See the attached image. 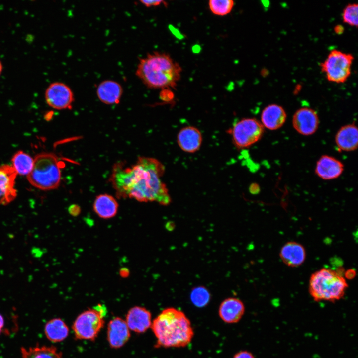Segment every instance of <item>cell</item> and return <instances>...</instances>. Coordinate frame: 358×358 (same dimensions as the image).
Returning <instances> with one entry per match:
<instances>
[{
  "mask_svg": "<svg viewBox=\"0 0 358 358\" xmlns=\"http://www.w3.org/2000/svg\"><path fill=\"white\" fill-rule=\"evenodd\" d=\"M69 332L67 325L60 318L50 320L44 327V333L47 338L54 343L63 341L67 337Z\"/></svg>",
  "mask_w": 358,
  "mask_h": 358,
  "instance_id": "obj_22",
  "label": "cell"
},
{
  "mask_svg": "<svg viewBox=\"0 0 358 358\" xmlns=\"http://www.w3.org/2000/svg\"><path fill=\"white\" fill-rule=\"evenodd\" d=\"M3 69V66L1 61L0 60V75H1Z\"/></svg>",
  "mask_w": 358,
  "mask_h": 358,
  "instance_id": "obj_35",
  "label": "cell"
},
{
  "mask_svg": "<svg viewBox=\"0 0 358 358\" xmlns=\"http://www.w3.org/2000/svg\"><path fill=\"white\" fill-rule=\"evenodd\" d=\"M356 274V273L354 270H348L345 272V278L347 279H351L353 278Z\"/></svg>",
  "mask_w": 358,
  "mask_h": 358,
  "instance_id": "obj_32",
  "label": "cell"
},
{
  "mask_svg": "<svg viewBox=\"0 0 358 358\" xmlns=\"http://www.w3.org/2000/svg\"><path fill=\"white\" fill-rule=\"evenodd\" d=\"M334 31L337 34H341L344 32V27L340 24L337 25L334 27Z\"/></svg>",
  "mask_w": 358,
  "mask_h": 358,
  "instance_id": "obj_33",
  "label": "cell"
},
{
  "mask_svg": "<svg viewBox=\"0 0 358 358\" xmlns=\"http://www.w3.org/2000/svg\"><path fill=\"white\" fill-rule=\"evenodd\" d=\"M265 128L255 118H243L227 130L233 143L238 149L247 148L258 142L263 137Z\"/></svg>",
  "mask_w": 358,
  "mask_h": 358,
  "instance_id": "obj_8",
  "label": "cell"
},
{
  "mask_svg": "<svg viewBox=\"0 0 358 358\" xmlns=\"http://www.w3.org/2000/svg\"><path fill=\"white\" fill-rule=\"evenodd\" d=\"M68 211L71 215L76 216L80 213V208L77 205H72L69 208Z\"/></svg>",
  "mask_w": 358,
  "mask_h": 358,
  "instance_id": "obj_30",
  "label": "cell"
},
{
  "mask_svg": "<svg viewBox=\"0 0 358 358\" xmlns=\"http://www.w3.org/2000/svg\"><path fill=\"white\" fill-rule=\"evenodd\" d=\"M11 162V166L17 175L27 176L33 169L34 158L23 151L19 150L13 155Z\"/></svg>",
  "mask_w": 358,
  "mask_h": 358,
  "instance_id": "obj_24",
  "label": "cell"
},
{
  "mask_svg": "<svg viewBox=\"0 0 358 358\" xmlns=\"http://www.w3.org/2000/svg\"><path fill=\"white\" fill-rule=\"evenodd\" d=\"M335 143L339 151L351 152L358 146V130L354 123L341 127L335 136Z\"/></svg>",
  "mask_w": 358,
  "mask_h": 358,
  "instance_id": "obj_16",
  "label": "cell"
},
{
  "mask_svg": "<svg viewBox=\"0 0 358 358\" xmlns=\"http://www.w3.org/2000/svg\"><path fill=\"white\" fill-rule=\"evenodd\" d=\"M202 135L196 127L187 126L182 128L178 132L177 142L180 149L186 153H194L200 148Z\"/></svg>",
  "mask_w": 358,
  "mask_h": 358,
  "instance_id": "obj_13",
  "label": "cell"
},
{
  "mask_svg": "<svg viewBox=\"0 0 358 358\" xmlns=\"http://www.w3.org/2000/svg\"><path fill=\"white\" fill-rule=\"evenodd\" d=\"M123 88L117 82L105 80L100 82L96 89V95L102 103L115 104L119 103L123 93Z\"/></svg>",
  "mask_w": 358,
  "mask_h": 358,
  "instance_id": "obj_20",
  "label": "cell"
},
{
  "mask_svg": "<svg viewBox=\"0 0 358 358\" xmlns=\"http://www.w3.org/2000/svg\"><path fill=\"white\" fill-rule=\"evenodd\" d=\"M286 118L287 114L283 107L277 104H271L262 110L260 122L264 128L276 130L283 126Z\"/></svg>",
  "mask_w": 358,
  "mask_h": 358,
  "instance_id": "obj_18",
  "label": "cell"
},
{
  "mask_svg": "<svg viewBox=\"0 0 358 358\" xmlns=\"http://www.w3.org/2000/svg\"><path fill=\"white\" fill-rule=\"evenodd\" d=\"M21 353L22 358H62L60 352L52 346L21 347Z\"/></svg>",
  "mask_w": 358,
  "mask_h": 358,
  "instance_id": "obj_23",
  "label": "cell"
},
{
  "mask_svg": "<svg viewBox=\"0 0 358 358\" xmlns=\"http://www.w3.org/2000/svg\"><path fill=\"white\" fill-rule=\"evenodd\" d=\"M130 336L125 320L120 317H115L108 325L107 340L111 348H120L128 341Z\"/></svg>",
  "mask_w": 358,
  "mask_h": 358,
  "instance_id": "obj_14",
  "label": "cell"
},
{
  "mask_svg": "<svg viewBox=\"0 0 358 358\" xmlns=\"http://www.w3.org/2000/svg\"><path fill=\"white\" fill-rule=\"evenodd\" d=\"M120 275L123 278H126L129 275V270L125 268H123L120 269Z\"/></svg>",
  "mask_w": 358,
  "mask_h": 358,
  "instance_id": "obj_31",
  "label": "cell"
},
{
  "mask_svg": "<svg viewBox=\"0 0 358 358\" xmlns=\"http://www.w3.org/2000/svg\"><path fill=\"white\" fill-rule=\"evenodd\" d=\"M93 208L95 213L100 218L110 219L116 215L118 204L113 196L108 194H101L96 197Z\"/></svg>",
  "mask_w": 358,
  "mask_h": 358,
  "instance_id": "obj_21",
  "label": "cell"
},
{
  "mask_svg": "<svg viewBox=\"0 0 358 358\" xmlns=\"http://www.w3.org/2000/svg\"><path fill=\"white\" fill-rule=\"evenodd\" d=\"M344 170L341 161L332 156L323 155L316 162L315 173L320 179L329 180L339 178Z\"/></svg>",
  "mask_w": 358,
  "mask_h": 358,
  "instance_id": "obj_12",
  "label": "cell"
},
{
  "mask_svg": "<svg viewBox=\"0 0 358 358\" xmlns=\"http://www.w3.org/2000/svg\"><path fill=\"white\" fill-rule=\"evenodd\" d=\"M234 4L232 0H210L208 2L210 11L217 16H225L230 13Z\"/></svg>",
  "mask_w": 358,
  "mask_h": 358,
  "instance_id": "obj_25",
  "label": "cell"
},
{
  "mask_svg": "<svg viewBox=\"0 0 358 358\" xmlns=\"http://www.w3.org/2000/svg\"><path fill=\"white\" fill-rule=\"evenodd\" d=\"M342 19L344 23L357 27L358 25V5L357 3H349L343 9Z\"/></svg>",
  "mask_w": 358,
  "mask_h": 358,
  "instance_id": "obj_27",
  "label": "cell"
},
{
  "mask_svg": "<svg viewBox=\"0 0 358 358\" xmlns=\"http://www.w3.org/2000/svg\"><path fill=\"white\" fill-rule=\"evenodd\" d=\"M279 257L287 266L298 267L305 261L306 250L299 243L295 241L287 242L281 247L279 252Z\"/></svg>",
  "mask_w": 358,
  "mask_h": 358,
  "instance_id": "obj_19",
  "label": "cell"
},
{
  "mask_svg": "<svg viewBox=\"0 0 358 358\" xmlns=\"http://www.w3.org/2000/svg\"><path fill=\"white\" fill-rule=\"evenodd\" d=\"M17 174L13 167L7 164L0 166V204L6 205L17 196L15 188Z\"/></svg>",
  "mask_w": 358,
  "mask_h": 358,
  "instance_id": "obj_11",
  "label": "cell"
},
{
  "mask_svg": "<svg viewBox=\"0 0 358 358\" xmlns=\"http://www.w3.org/2000/svg\"><path fill=\"white\" fill-rule=\"evenodd\" d=\"M348 287L345 277L331 268H323L311 275L308 291L315 301L335 302L344 297Z\"/></svg>",
  "mask_w": 358,
  "mask_h": 358,
  "instance_id": "obj_4",
  "label": "cell"
},
{
  "mask_svg": "<svg viewBox=\"0 0 358 358\" xmlns=\"http://www.w3.org/2000/svg\"><path fill=\"white\" fill-rule=\"evenodd\" d=\"M245 311V305L240 299L236 297H229L221 303L218 314L219 317L224 322L234 324L241 319Z\"/></svg>",
  "mask_w": 358,
  "mask_h": 358,
  "instance_id": "obj_15",
  "label": "cell"
},
{
  "mask_svg": "<svg viewBox=\"0 0 358 358\" xmlns=\"http://www.w3.org/2000/svg\"><path fill=\"white\" fill-rule=\"evenodd\" d=\"M211 295L208 290L203 286L193 288L190 293V299L194 306L197 307L206 306L209 302Z\"/></svg>",
  "mask_w": 358,
  "mask_h": 358,
  "instance_id": "obj_26",
  "label": "cell"
},
{
  "mask_svg": "<svg viewBox=\"0 0 358 358\" xmlns=\"http://www.w3.org/2000/svg\"><path fill=\"white\" fill-rule=\"evenodd\" d=\"M353 56L337 49L331 51L326 59L320 63L322 72L328 81L335 83H343L349 77Z\"/></svg>",
  "mask_w": 358,
  "mask_h": 358,
  "instance_id": "obj_7",
  "label": "cell"
},
{
  "mask_svg": "<svg viewBox=\"0 0 358 358\" xmlns=\"http://www.w3.org/2000/svg\"><path fill=\"white\" fill-rule=\"evenodd\" d=\"M292 124L293 128L299 134L310 136L318 130L319 118L315 110L304 107L295 111L292 117Z\"/></svg>",
  "mask_w": 358,
  "mask_h": 358,
  "instance_id": "obj_10",
  "label": "cell"
},
{
  "mask_svg": "<svg viewBox=\"0 0 358 358\" xmlns=\"http://www.w3.org/2000/svg\"><path fill=\"white\" fill-rule=\"evenodd\" d=\"M106 312L105 307L99 304L81 313L72 326L75 337L79 340H95L104 326Z\"/></svg>",
  "mask_w": 358,
  "mask_h": 358,
  "instance_id": "obj_6",
  "label": "cell"
},
{
  "mask_svg": "<svg viewBox=\"0 0 358 358\" xmlns=\"http://www.w3.org/2000/svg\"><path fill=\"white\" fill-rule=\"evenodd\" d=\"M232 358H255V357L252 353L244 350L236 353Z\"/></svg>",
  "mask_w": 358,
  "mask_h": 358,
  "instance_id": "obj_29",
  "label": "cell"
},
{
  "mask_svg": "<svg viewBox=\"0 0 358 358\" xmlns=\"http://www.w3.org/2000/svg\"><path fill=\"white\" fill-rule=\"evenodd\" d=\"M165 172L163 164L156 159L140 157L131 166L114 164L110 182L119 198H129L141 202H156L167 206L171 198L161 180Z\"/></svg>",
  "mask_w": 358,
  "mask_h": 358,
  "instance_id": "obj_1",
  "label": "cell"
},
{
  "mask_svg": "<svg viewBox=\"0 0 358 358\" xmlns=\"http://www.w3.org/2000/svg\"><path fill=\"white\" fill-rule=\"evenodd\" d=\"M181 72L180 65L170 55L154 52L140 59L135 74L148 88L163 90L176 87Z\"/></svg>",
  "mask_w": 358,
  "mask_h": 358,
  "instance_id": "obj_3",
  "label": "cell"
},
{
  "mask_svg": "<svg viewBox=\"0 0 358 358\" xmlns=\"http://www.w3.org/2000/svg\"><path fill=\"white\" fill-rule=\"evenodd\" d=\"M151 328L157 339L156 348H183L191 342L194 336L188 318L174 307L163 310L152 321Z\"/></svg>",
  "mask_w": 358,
  "mask_h": 358,
  "instance_id": "obj_2",
  "label": "cell"
},
{
  "mask_svg": "<svg viewBox=\"0 0 358 358\" xmlns=\"http://www.w3.org/2000/svg\"><path fill=\"white\" fill-rule=\"evenodd\" d=\"M61 163L58 157L51 152H43L36 155L34 165L27 176L34 187L44 191L57 189L61 179Z\"/></svg>",
  "mask_w": 358,
  "mask_h": 358,
  "instance_id": "obj_5",
  "label": "cell"
},
{
  "mask_svg": "<svg viewBox=\"0 0 358 358\" xmlns=\"http://www.w3.org/2000/svg\"><path fill=\"white\" fill-rule=\"evenodd\" d=\"M140 2L147 7L158 6L161 4L167 5V3L162 0H140Z\"/></svg>",
  "mask_w": 358,
  "mask_h": 358,
  "instance_id": "obj_28",
  "label": "cell"
},
{
  "mask_svg": "<svg viewBox=\"0 0 358 358\" xmlns=\"http://www.w3.org/2000/svg\"><path fill=\"white\" fill-rule=\"evenodd\" d=\"M125 321L130 330L138 333H144L151 326V314L144 307L135 306L128 311Z\"/></svg>",
  "mask_w": 358,
  "mask_h": 358,
  "instance_id": "obj_17",
  "label": "cell"
},
{
  "mask_svg": "<svg viewBox=\"0 0 358 358\" xmlns=\"http://www.w3.org/2000/svg\"><path fill=\"white\" fill-rule=\"evenodd\" d=\"M4 321L2 315L0 314V334H1L2 329L4 327Z\"/></svg>",
  "mask_w": 358,
  "mask_h": 358,
  "instance_id": "obj_34",
  "label": "cell"
},
{
  "mask_svg": "<svg viewBox=\"0 0 358 358\" xmlns=\"http://www.w3.org/2000/svg\"><path fill=\"white\" fill-rule=\"evenodd\" d=\"M45 99L50 107L57 110H63L71 109L74 96L68 85L62 82H55L46 88Z\"/></svg>",
  "mask_w": 358,
  "mask_h": 358,
  "instance_id": "obj_9",
  "label": "cell"
}]
</instances>
